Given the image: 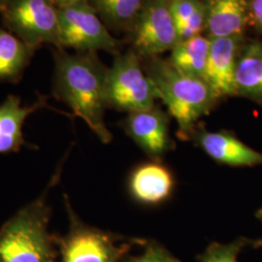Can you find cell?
Segmentation results:
<instances>
[{"instance_id":"19","label":"cell","mask_w":262,"mask_h":262,"mask_svg":"<svg viewBox=\"0 0 262 262\" xmlns=\"http://www.w3.org/2000/svg\"><path fill=\"white\" fill-rule=\"evenodd\" d=\"M253 240L240 237L228 244L211 243L203 253L198 255L199 262H239L238 255L244 248L251 246Z\"/></svg>"},{"instance_id":"3","label":"cell","mask_w":262,"mask_h":262,"mask_svg":"<svg viewBox=\"0 0 262 262\" xmlns=\"http://www.w3.org/2000/svg\"><path fill=\"white\" fill-rule=\"evenodd\" d=\"M57 171L45 191L20 209L0 228V262H53L48 233L50 208L47 195L59 179Z\"/></svg>"},{"instance_id":"15","label":"cell","mask_w":262,"mask_h":262,"mask_svg":"<svg viewBox=\"0 0 262 262\" xmlns=\"http://www.w3.org/2000/svg\"><path fill=\"white\" fill-rule=\"evenodd\" d=\"M46 106L45 98H39L30 106H23L16 95H10L0 104V154L17 151L25 144L23 126L30 114Z\"/></svg>"},{"instance_id":"4","label":"cell","mask_w":262,"mask_h":262,"mask_svg":"<svg viewBox=\"0 0 262 262\" xmlns=\"http://www.w3.org/2000/svg\"><path fill=\"white\" fill-rule=\"evenodd\" d=\"M106 96L108 108L127 114L154 107L159 94L133 50L118 54L108 68Z\"/></svg>"},{"instance_id":"9","label":"cell","mask_w":262,"mask_h":262,"mask_svg":"<svg viewBox=\"0 0 262 262\" xmlns=\"http://www.w3.org/2000/svg\"><path fill=\"white\" fill-rule=\"evenodd\" d=\"M168 113L155 105L150 109L129 113L121 126L150 160L162 161L175 149L169 132Z\"/></svg>"},{"instance_id":"23","label":"cell","mask_w":262,"mask_h":262,"mask_svg":"<svg viewBox=\"0 0 262 262\" xmlns=\"http://www.w3.org/2000/svg\"><path fill=\"white\" fill-rule=\"evenodd\" d=\"M255 216H256V219H257L258 221H260L262 223V207L261 208H259V209L256 211V213H255ZM252 246H253V248H261L262 239L255 240V241H253V244H252Z\"/></svg>"},{"instance_id":"17","label":"cell","mask_w":262,"mask_h":262,"mask_svg":"<svg viewBox=\"0 0 262 262\" xmlns=\"http://www.w3.org/2000/svg\"><path fill=\"white\" fill-rule=\"evenodd\" d=\"M211 40L204 34L180 41L171 50L170 63L187 75L203 78L210 53Z\"/></svg>"},{"instance_id":"11","label":"cell","mask_w":262,"mask_h":262,"mask_svg":"<svg viewBox=\"0 0 262 262\" xmlns=\"http://www.w3.org/2000/svg\"><path fill=\"white\" fill-rule=\"evenodd\" d=\"M247 35L210 39L211 47L204 80L220 100L236 96L235 74Z\"/></svg>"},{"instance_id":"13","label":"cell","mask_w":262,"mask_h":262,"mask_svg":"<svg viewBox=\"0 0 262 262\" xmlns=\"http://www.w3.org/2000/svg\"><path fill=\"white\" fill-rule=\"evenodd\" d=\"M206 28L209 39L246 35L250 28L249 0H206Z\"/></svg>"},{"instance_id":"8","label":"cell","mask_w":262,"mask_h":262,"mask_svg":"<svg viewBox=\"0 0 262 262\" xmlns=\"http://www.w3.org/2000/svg\"><path fill=\"white\" fill-rule=\"evenodd\" d=\"M172 0H147L129 31L132 49L141 58L171 52L179 42Z\"/></svg>"},{"instance_id":"5","label":"cell","mask_w":262,"mask_h":262,"mask_svg":"<svg viewBox=\"0 0 262 262\" xmlns=\"http://www.w3.org/2000/svg\"><path fill=\"white\" fill-rule=\"evenodd\" d=\"M66 198L70 229L61 240V262H122L132 247L147 242L131 238L119 244L125 238L84 225Z\"/></svg>"},{"instance_id":"10","label":"cell","mask_w":262,"mask_h":262,"mask_svg":"<svg viewBox=\"0 0 262 262\" xmlns=\"http://www.w3.org/2000/svg\"><path fill=\"white\" fill-rule=\"evenodd\" d=\"M189 141L221 165L231 167L262 165V152L246 145L232 131H209L198 123Z\"/></svg>"},{"instance_id":"12","label":"cell","mask_w":262,"mask_h":262,"mask_svg":"<svg viewBox=\"0 0 262 262\" xmlns=\"http://www.w3.org/2000/svg\"><path fill=\"white\" fill-rule=\"evenodd\" d=\"M174 188V175L162 161L142 163L132 170L128 178L131 197L143 205L156 206L165 202Z\"/></svg>"},{"instance_id":"20","label":"cell","mask_w":262,"mask_h":262,"mask_svg":"<svg viewBox=\"0 0 262 262\" xmlns=\"http://www.w3.org/2000/svg\"><path fill=\"white\" fill-rule=\"evenodd\" d=\"M122 262H181L177 257L157 242L145 244V249L139 255L123 258Z\"/></svg>"},{"instance_id":"6","label":"cell","mask_w":262,"mask_h":262,"mask_svg":"<svg viewBox=\"0 0 262 262\" xmlns=\"http://www.w3.org/2000/svg\"><path fill=\"white\" fill-rule=\"evenodd\" d=\"M56 47L79 53L104 51L117 56L121 42L110 33L90 1H82L58 8Z\"/></svg>"},{"instance_id":"2","label":"cell","mask_w":262,"mask_h":262,"mask_svg":"<svg viewBox=\"0 0 262 262\" xmlns=\"http://www.w3.org/2000/svg\"><path fill=\"white\" fill-rule=\"evenodd\" d=\"M145 72L158 90L159 100L178 125L177 136L189 141L199 120L212 112L220 100L203 78L187 75L159 56L141 58Z\"/></svg>"},{"instance_id":"16","label":"cell","mask_w":262,"mask_h":262,"mask_svg":"<svg viewBox=\"0 0 262 262\" xmlns=\"http://www.w3.org/2000/svg\"><path fill=\"white\" fill-rule=\"evenodd\" d=\"M34 51L11 31L0 28V81L18 82Z\"/></svg>"},{"instance_id":"1","label":"cell","mask_w":262,"mask_h":262,"mask_svg":"<svg viewBox=\"0 0 262 262\" xmlns=\"http://www.w3.org/2000/svg\"><path fill=\"white\" fill-rule=\"evenodd\" d=\"M108 67L96 53L68 54L61 49L56 55L54 95L81 118L104 144L112 140L106 127L104 113Z\"/></svg>"},{"instance_id":"22","label":"cell","mask_w":262,"mask_h":262,"mask_svg":"<svg viewBox=\"0 0 262 262\" xmlns=\"http://www.w3.org/2000/svg\"><path fill=\"white\" fill-rule=\"evenodd\" d=\"M53 1L55 2V4L58 8H60V7H64L67 5H71V4L82 2V1H89V0H53Z\"/></svg>"},{"instance_id":"14","label":"cell","mask_w":262,"mask_h":262,"mask_svg":"<svg viewBox=\"0 0 262 262\" xmlns=\"http://www.w3.org/2000/svg\"><path fill=\"white\" fill-rule=\"evenodd\" d=\"M235 90L236 96L262 108V36L247 38L237 62Z\"/></svg>"},{"instance_id":"18","label":"cell","mask_w":262,"mask_h":262,"mask_svg":"<svg viewBox=\"0 0 262 262\" xmlns=\"http://www.w3.org/2000/svg\"><path fill=\"white\" fill-rule=\"evenodd\" d=\"M108 29L129 32L147 0H89Z\"/></svg>"},{"instance_id":"21","label":"cell","mask_w":262,"mask_h":262,"mask_svg":"<svg viewBox=\"0 0 262 262\" xmlns=\"http://www.w3.org/2000/svg\"><path fill=\"white\" fill-rule=\"evenodd\" d=\"M250 28L262 36V0H249Z\"/></svg>"},{"instance_id":"24","label":"cell","mask_w":262,"mask_h":262,"mask_svg":"<svg viewBox=\"0 0 262 262\" xmlns=\"http://www.w3.org/2000/svg\"><path fill=\"white\" fill-rule=\"evenodd\" d=\"M6 2H7V0H0V11L4 7V5L6 4Z\"/></svg>"},{"instance_id":"7","label":"cell","mask_w":262,"mask_h":262,"mask_svg":"<svg viewBox=\"0 0 262 262\" xmlns=\"http://www.w3.org/2000/svg\"><path fill=\"white\" fill-rule=\"evenodd\" d=\"M0 12L10 31L29 47L56 46L58 7L53 0H7Z\"/></svg>"}]
</instances>
